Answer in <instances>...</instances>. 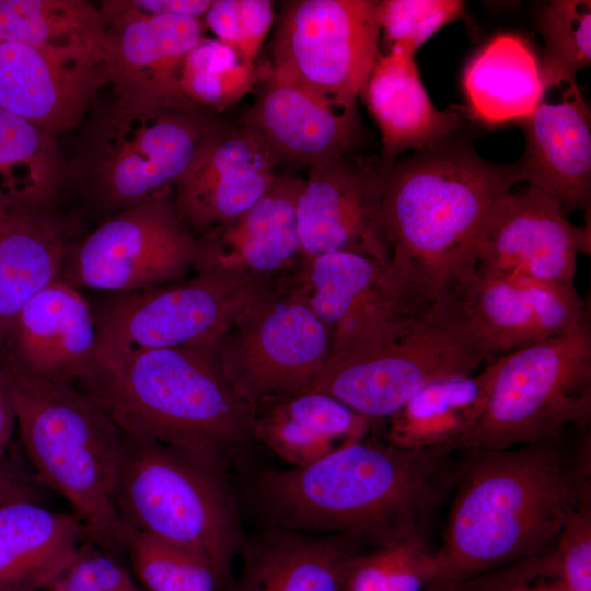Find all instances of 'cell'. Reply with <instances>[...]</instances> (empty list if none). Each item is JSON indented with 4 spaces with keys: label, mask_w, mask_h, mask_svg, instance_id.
Segmentation results:
<instances>
[{
    "label": "cell",
    "mask_w": 591,
    "mask_h": 591,
    "mask_svg": "<svg viewBox=\"0 0 591 591\" xmlns=\"http://www.w3.org/2000/svg\"><path fill=\"white\" fill-rule=\"evenodd\" d=\"M74 385L125 434L223 465L253 438L256 410L227 382L216 354L192 347L102 349Z\"/></svg>",
    "instance_id": "cell-4"
},
{
    "label": "cell",
    "mask_w": 591,
    "mask_h": 591,
    "mask_svg": "<svg viewBox=\"0 0 591 591\" xmlns=\"http://www.w3.org/2000/svg\"><path fill=\"white\" fill-rule=\"evenodd\" d=\"M489 379L487 362L428 384L383 421V439L401 449L459 450L484 410Z\"/></svg>",
    "instance_id": "cell-29"
},
{
    "label": "cell",
    "mask_w": 591,
    "mask_h": 591,
    "mask_svg": "<svg viewBox=\"0 0 591 591\" xmlns=\"http://www.w3.org/2000/svg\"><path fill=\"white\" fill-rule=\"evenodd\" d=\"M430 591L555 547L568 515L591 498L590 428L498 450L465 451Z\"/></svg>",
    "instance_id": "cell-1"
},
{
    "label": "cell",
    "mask_w": 591,
    "mask_h": 591,
    "mask_svg": "<svg viewBox=\"0 0 591 591\" xmlns=\"http://www.w3.org/2000/svg\"><path fill=\"white\" fill-rule=\"evenodd\" d=\"M270 71L269 62H248L217 38L202 37L185 56L179 83L192 103L222 112L253 92Z\"/></svg>",
    "instance_id": "cell-33"
},
{
    "label": "cell",
    "mask_w": 591,
    "mask_h": 591,
    "mask_svg": "<svg viewBox=\"0 0 591 591\" xmlns=\"http://www.w3.org/2000/svg\"><path fill=\"white\" fill-rule=\"evenodd\" d=\"M274 15V4L268 0H213L204 22L218 40L254 63L273 26Z\"/></svg>",
    "instance_id": "cell-38"
},
{
    "label": "cell",
    "mask_w": 591,
    "mask_h": 591,
    "mask_svg": "<svg viewBox=\"0 0 591 591\" xmlns=\"http://www.w3.org/2000/svg\"><path fill=\"white\" fill-rule=\"evenodd\" d=\"M224 465L198 453L125 434L114 500L121 522L190 548L231 589L243 532Z\"/></svg>",
    "instance_id": "cell-6"
},
{
    "label": "cell",
    "mask_w": 591,
    "mask_h": 591,
    "mask_svg": "<svg viewBox=\"0 0 591 591\" xmlns=\"http://www.w3.org/2000/svg\"><path fill=\"white\" fill-rule=\"evenodd\" d=\"M30 465L43 485L69 501L89 542L115 556L125 524L114 487L125 433L74 384L36 378L0 354Z\"/></svg>",
    "instance_id": "cell-5"
},
{
    "label": "cell",
    "mask_w": 591,
    "mask_h": 591,
    "mask_svg": "<svg viewBox=\"0 0 591 591\" xmlns=\"http://www.w3.org/2000/svg\"><path fill=\"white\" fill-rule=\"evenodd\" d=\"M463 88L472 116L480 121H523L542 93L540 67L521 37L500 34L468 62Z\"/></svg>",
    "instance_id": "cell-30"
},
{
    "label": "cell",
    "mask_w": 591,
    "mask_h": 591,
    "mask_svg": "<svg viewBox=\"0 0 591 591\" xmlns=\"http://www.w3.org/2000/svg\"><path fill=\"white\" fill-rule=\"evenodd\" d=\"M48 591H140L130 575L92 543L82 544Z\"/></svg>",
    "instance_id": "cell-42"
},
{
    "label": "cell",
    "mask_w": 591,
    "mask_h": 591,
    "mask_svg": "<svg viewBox=\"0 0 591 591\" xmlns=\"http://www.w3.org/2000/svg\"><path fill=\"white\" fill-rule=\"evenodd\" d=\"M76 221L59 206L14 204L0 210V350L24 305L59 280Z\"/></svg>",
    "instance_id": "cell-25"
},
{
    "label": "cell",
    "mask_w": 591,
    "mask_h": 591,
    "mask_svg": "<svg viewBox=\"0 0 591 591\" xmlns=\"http://www.w3.org/2000/svg\"><path fill=\"white\" fill-rule=\"evenodd\" d=\"M279 163L253 128L224 123L201 142L174 184L179 221L195 237L231 221L266 194Z\"/></svg>",
    "instance_id": "cell-18"
},
{
    "label": "cell",
    "mask_w": 591,
    "mask_h": 591,
    "mask_svg": "<svg viewBox=\"0 0 591 591\" xmlns=\"http://www.w3.org/2000/svg\"><path fill=\"white\" fill-rule=\"evenodd\" d=\"M252 434L290 467L305 466L338 449L333 441L273 405L256 409Z\"/></svg>",
    "instance_id": "cell-40"
},
{
    "label": "cell",
    "mask_w": 591,
    "mask_h": 591,
    "mask_svg": "<svg viewBox=\"0 0 591 591\" xmlns=\"http://www.w3.org/2000/svg\"><path fill=\"white\" fill-rule=\"evenodd\" d=\"M460 0L378 1L376 18L386 50L398 45L414 54L445 24L463 15Z\"/></svg>",
    "instance_id": "cell-37"
},
{
    "label": "cell",
    "mask_w": 591,
    "mask_h": 591,
    "mask_svg": "<svg viewBox=\"0 0 591 591\" xmlns=\"http://www.w3.org/2000/svg\"><path fill=\"white\" fill-rule=\"evenodd\" d=\"M67 162L89 209L101 219L173 192L201 142L224 123L204 108L92 109Z\"/></svg>",
    "instance_id": "cell-7"
},
{
    "label": "cell",
    "mask_w": 591,
    "mask_h": 591,
    "mask_svg": "<svg viewBox=\"0 0 591 591\" xmlns=\"http://www.w3.org/2000/svg\"><path fill=\"white\" fill-rule=\"evenodd\" d=\"M465 452L401 449L370 434L301 467L260 471L253 505L268 526L348 533L369 546L425 534L451 497Z\"/></svg>",
    "instance_id": "cell-2"
},
{
    "label": "cell",
    "mask_w": 591,
    "mask_h": 591,
    "mask_svg": "<svg viewBox=\"0 0 591 591\" xmlns=\"http://www.w3.org/2000/svg\"><path fill=\"white\" fill-rule=\"evenodd\" d=\"M437 575L426 534L371 546L346 559L340 591H430Z\"/></svg>",
    "instance_id": "cell-34"
},
{
    "label": "cell",
    "mask_w": 591,
    "mask_h": 591,
    "mask_svg": "<svg viewBox=\"0 0 591 591\" xmlns=\"http://www.w3.org/2000/svg\"><path fill=\"white\" fill-rule=\"evenodd\" d=\"M16 415L13 398L5 374L0 367V461L11 450Z\"/></svg>",
    "instance_id": "cell-46"
},
{
    "label": "cell",
    "mask_w": 591,
    "mask_h": 591,
    "mask_svg": "<svg viewBox=\"0 0 591 591\" xmlns=\"http://www.w3.org/2000/svg\"><path fill=\"white\" fill-rule=\"evenodd\" d=\"M487 362L526 345L590 324L573 286L475 267L443 300Z\"/></svg>",
    "instance_id": "cell-15"
},
{
    "label": "cell",
    "mask_w": 591,
    "mask_h": 591,
    "mask_svg": "<svg viewBox=\"0 0 591 591\" xmlns=\"http://www.w3.org/2000/svg\"><path fill=\"white\" fill-rule=\"evenodd\" d=\"M124 551L139 580L149 591L220 589L210 563L185 546L126 526Z\"/></svg>",
    "instance_id": "cell-35"
},
{
    "label": "cell",
    "mask_w": 591,
    "mask_h": 591,
    "mask_svg": "<svg viewBox=\"0 0 591 591\" xmlns=\"http://www.w3.org/2000/svg\"><path fill=\"white\" fill-rule=\"evenodd\" d=\"M586 250V228L571 224L555 199L526 186L512 189L494 210L475 267L573 286L577 254Z\"/></svg>",
    "instance_id": "cell-19"
},
{
    "label": "cell",
    "mask_w": 591,
    "mask_h": 591,
    "mask_svg": "<svg viewBox=\"0 0 591 591\" xmlns=\"http://www.w3.org/2000/svg\"><path fill=\"white\" fill-rule=\"evenodd\" d=\"M4 206H0V210L3 208Z\"/></svg>",
    "instance_id": "cell-47"
},
{
    "label": "cell",
    "mask_w": 591,
    "mask_h": 591,
    "mask_svg": "<svg viewBox=\"0 0 591 591\" xmlns=\"http://www.w3.org/2000/svg\"><path fill=\"white\" fill-rule=\"evenodd\" d=\"M269 405L309 426L338 448L372 434L373 429L383 422L360 415L317 392H303Z\"/></svg>",
    "instance_id": "cell-39"
},
{
    "label": "cell",
    "mask_w": 591,
    "mask_h": 591,
    "mask_svg": "<svg viewBox=\"0 0 591 591\" xmlns=\"http://www.w3.org/2000/svg\"><path fill=\"white\" fill-rule=\"evenodd\" d=\"M119 8L144 14L186 15L204 19L212 0H114Z\"/></svg>",
    "instance_id": "cell-45"
},
{
    "label": "cell",
    "mask_w": 591,
    "mask_h": 591,
    "mask_svg": "<svg viewBox=\"0 0 591 591\" xmlns=\"http://www.w3.org/2000/svg\"><path fill=\"white\" fill-rule=\"evenodd\" d=\"M0 43L104 61L105 21L100 8L84 0H0Z\"/></svg>",
    "instance_id": "cell-32"
},
{
    "label": "cell",
    "mask_w": 591,
    "mask_h": 591,
    "mask_svg": "<svg viewBox=\"0 0 591 591\" xmlns=\"http://www.w3.org/2000/svg\"><path fill=\"white\" fill-rule=\"evenodd\" d=\"M241 123L253 128L280 162L312 165L351 152L356 105L335 101L273 70L256 88Z\"/></svg>",
    "instance_id": "cell-23"
},
{
    "label": "cell",
    "mask_w": 591,
    "mask_h": 591,
    "mask_svg": "<svg viewBox=\"0 0 591 591\" xmlns=\"http://www.w3.org/2000/svg\"><path fill=\"white\" fill-rule=\"evenodd\" d=\"M0 354L36 378L78 383L99 354L92 303L66 282L50 283L19 312Z\"/></svg>",
    "instance_id": "cell-22"
},
{
    "label": "cell",
    "mask_w": 591,
    "mask_h": 591,
    "mask_svg": "<svg viewBox=\"0 0 591 591\" xmlns=\"http://www.w3.org/2000/svg\"><path fill=\"white\" fill-rule=\"evenodd\" d=\"M277 288L271 280L196 273L174 283L111 293L92 305L99 350L192 347L216 354L233 321Z\"/></svg>",
    "instance_id": "cell-10"
},
{
    "label": "cell",
    "mask_w": 591,
    "mask_h": 591,
    "mask_svg": "<svg viewBox=\"0 0 591 591\" xmlns=\"http://www.w3.org/2000/svg\"><path fill=\"white\" fill-rule=\"evenodd\" d=\"M88 537L74 514L40 502L0 507V591L47 589L68 567Z\"/></svg>",
    "instance_id": "cell-28"
},
{
    "label": "cell",
    "mask_w": 591,
    "mask_h": 591,
    "mask_svg": "<svg viewBox=\"0 0 591 591\" xmlns=\"http://www.w3.org/2000/svg\"><path fill=\"white\" fill-rule=\"evenodd\" d=\"M553 549L483 572L452 591H569L559 577Z\"/></svg>",
    "instance_id": "cell-41"
},
{
    "label": "cell",
    "mask_w": 591,
    "mask_h": 591,
    "mask_svg": "<svg viewBox=\"0 0 591 591\" xmlns=\"http://www.w3.org/2000/svg\"><path fill=\"white\" fill-rule=\"evenodd\" d=\"M369 546L355 534H309L268 526L244 543L230 591H340L344 563Z\"/></svg>",
    "instance_id": "cell-27"
},
{
    "label": "cell",
    "mask_w": 591,
    "mask_h": 591,
    "mask_svg": "<svg viewBox=\"0 0 591 591\" xmlns=\"http://www.w3.org/2000/svg\"><path fill=\"white\" fill-rule=\"evenodd\" d=\"M488 364L484 410L459 450L507 449L590 428V324L526 345Z\"/></svg>",
    "instance_id": "cell-8"
},
{
    "label": "cell",
    "mask_w": 591,
    "mask_h": 591,
    "mask_svg": "<svg viewBox=\"0 0 591 591\" xmlns=\"http://www.w3.org/2000/svg\"><path fill=\"white\" fill-rule=\"evenodd\" d=\"M544 38L541 82L576 78L591 62V4L587 0H556L538 15Z\"/></svg>",
    "instance_id": "cell-36"
},
{
    "label": "cell",
    "mask_w": 591,
    "mask_h": 591,
    "mask_svg": "<svg viewBox=\"0 0 591 591\" xmlns=\"http://www.w3.org/2000/svg\"><path fill=\"white\" fill-rule=\"evenodd\" d=\"M525 151L520 182L555 199L564 212L589 209L591 119L576 78L542 83L540 100L521 121Z\"/></svg>",
    "instance_id": "cell-21"
},
{
    "label": "cell",
    "mask_w": 591,
    "mask_h": 591,
    "mask_svg": "<svg viewBox=\"0 0 591 591\" xmlns=\"http://www.w3.org/2000/svg\"><path fill=\"white\" fill-rule=\"evenodd\" d=\"M195 236L179 221L173 192L102 218L71 246L59 280L123 293L186 279Z\"/></svg>",
    "instance_id": "cell-12"
},
{
    "label": "cell",
    "mask_w": 591,
    "mask_h": 591,
    "mask_svg": "<svg viewBox=\"0 0 591 591\" xmlns=\"http://www.w3.org/2000/svg\"><path fill=\"white\" fill-rule=\"evenodd\" d=\"M485 363L459 316L439 301L399 333L328 360L303 392L326 394L384 421L428 384L474 373Z\"/></svg>",
    "instance_id": "cell-9"
},
{
    "label": "cell",
    "mask_w": 591,
    "mask_h": 591,
    "mask_svg": "<svg viewBox=\"0 0 591 591\" xmlns=\"http://www.w3.org/2000/svg\"><path fill=\"white\" fill-rule=\"evenodd\" d=\"M331 356V336L301 293L278 286L240 314L216 350L219 369L255 410L302 393Z\"/></svg>",
    "instance_id": "cell-11"
},
{
    "label": "cell",
    "mask_w": 591,
    "mask_h": 591,
    "mask_svg": "<svg viewBox=\"0 0 591 591\" xmlns=\"http://www.w3.org/2000/svg\"><path fill=\"white\" fill-rule=\"evenodd\" d=\"M106 84L101 59L0 43V107L54 136L83 125Z\"/></svg>",
    "instance_id": "cell-20"
},
{
    "label": "cell",
    "mask_w": 591,
    "mask_h": 591,
    "mask_svg": "<svg viewBox=\"0 0 591 591\" xmlns=\"http://www.w3.org/2000/svg\"><path fill=\"white\" fill-rule=\"evenodd\" d=\"M105 21L104 65L114 104L124 108H201L184 94L179 73L185 56L202 38L204 19L144 14L99 7Z\"/></svg>",
    "instance_id": "cell-17"
},
{
    "label": "cell",
    "mask_w": 591,
    "mask_h": 591,
    "mask_svg": "<svg viewBox=\"0 0 591 591\" xmlns=\"http://www.w3.org/2000/svg\"><path fill=\"white\" fill-rule=\"evenodd\" d=\"M378 1L285 3L270 44L273 72L356 105L380 50Z\"/></svg>",
    "instance_id": "cell-13"
},
{
    "label": "cell",
    "mask_w": 591,
    "mask_h": 591,
    "mask_svg": "<svg viewBox=\"0 0 591 591\" xmlns=\"http://www.w3.org/2000/svg\"><path fill=\"white\" fill-rule=\"evenodd\" d=\"M519 182V163L488 162L447 139L385 165L391 264L430 300H443L475 269L483 231Z\"/></svg>",
    "instance_id": "cell-3"
},
{
    "label": "cell",
    "mask_w": 591,
    "mask_h": 591,
    "mask_svg": "<svg viewBox=\"0 0 591 591\" xmlns=\"http://www.w3.org/2000/svg\"><path fill=\"white\" fill-rule=\"evenodd\" d=\"M384 171L381 159L351 152L309 166L296 208L302 259L346 252L391 263L382 211Z\"/></svg>",
    "instance_id": "cell-16"
},
{
    "label": "cell",
    "mask_w": 591,
    "mask_h": 591,
    "mask_svg": "<svg viewBox=\"0 0 591 591\" xmlns=\"http://www.w3.org/2000/svg\"><path fill=\"white\" fill-rule=\"evenodd\" d=\"M414 56L398 45L381 53L360 92L379 126L385 165L407 150L418 151L447 139L465 121L456 108L434 107Z\"/></svg>",
    "instance_id": "cell-26"
},
{
    "label": "cell",
    "mask_w": 591,
    "mask_h": 591,
    "mask_svg": "<svg viewBox=\"0 0 591 591\" xmlns=\"http://www.w3.org/2000/svg\"><path fill=\"white\" fill-rule=\"evenodd\" d=\"M302 184L278 173L251 208L195 237L193 270L274 281L301 256L296 208Z\"/></svg>",
    "instance_id": "cell-24"
},
{
    "label": "cell",
    "mask_w": 591,
    "mask_h": 591,
    "mask_svg": "<svg viewBox=\"0 0 591 591\" xmlns=\"http://www.w3.org/2000/svg\"><path fill=\"white\" fill-rule=\"evenodd\" d=\"M296 289L329 333L328 360L399 333L437 303L391 263L346 252L303 259Z\"/></svg>",
    "instance_id": "cell-14"
},
{
    "label": "cell",
    "mask_w": 591,
    "mask_h": 591,
    "mask_svg": "<svg viewBox=\"0 0 591 591\" xmlns=\"http://www.w3.org/2000/svg\"><path fill=\"white\" fill-rule=\"evenodd\" d=\"M67 182L56 136L0 107V206H59Z\"/></svg>",
    "instance_id": "cell-31"
},
{
    "label": "cell",
    "mask_w": 591,
    "mask_h": 591,
    "mask_svg": "<svg viewBox=\"0 0 591 591\" xmlns=\"http://www.w3.org/2000/svg\"><path fill=\"white\" fill-rule=\"evenodd\" d=\"M553 551L565 587L591 591V498L568 515Z\"/></svg>",
    "instance_id": "cell-43"
},
{
    "label": "cell",
    "mask_w": 591,
    "mask_h": 591,
    "mask_svg": "<svg viewBox=\"0 0 591 591\" xmlns=\"http://www.w3.org/2000/svg\"><path fill=\"white\" fill-rule=\"evenodd\" d=\"M43 484L32 467L11 454L0 461V507L14 501H42Z\"/></svg>",
    "instance_id": "cell-44"
}]
</instances>
